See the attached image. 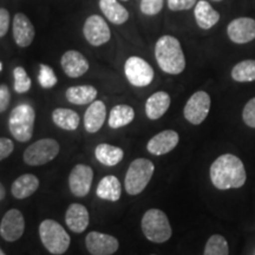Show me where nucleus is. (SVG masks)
Masks as SVG:
<instances>
[{"label":"nucleus","instance_id":"obj_34","mask_svg":"<svg viewBox=\"0 0 255 255\" xmlns=\"http://www.w3.org/2000/svg\"><path fill=\"white\" fill-rule=\"evenodd\" d=\"M242 120L246 126L255 129V97L248 101L245 105L242 110Z\"/></svg>","mask_w":255,"mask_h":255},{"label":"nucleus","instance_id":"obj_33","mask_svg":"<svg viewBox=\"0 0 255 255\" xmlns=\"http://www.w3.org/2000/svg\"><path fill=\"white\" fill-rule=\"evenodd\" d=\"M164 0H141V8L142 13L145 15H156L163 8Z\"/></svg>","mask_w":255,"mask_h":255},{"label":"nucleus","instance_id":"obj_17","mask_svg":"<svg viewBox=\"0 0 255 255\" xmlns=\"http://www.w3.org/2000/svg\"><path fill=\"white\" fill-rule=\"evenodd\" d=\"M13 38L15 44L20 47H27L32 44L34 39V31L33 24L28 19L27 15L24 13H17L13 18Z\"/></svg>","mask_w":255,"mask_h":255},{"label":"nucleus","instance_id":"obj_4","mask_svg":"<svg viewBox=\"0 0 255 255\" xmlns=\"http://www.w3.org/2000/svg\"><path fill=\"white\" fill-rule=\"evenodd\" d=\"M36 121V111L28 104H19L11 111L8 129L18 142H28L32 138Z\"/></svg>","mask_w":255,"mask_h":255},{"label":"nucleus","instance_id":"obj_24","mask_svg":"<svg viewBox=\"0 0 255 255\" xmlns=\"http://www.w3.org/2000/svg\"><path fill=\"white\" fill-rule=\"evenodd\" d=\"M95 156L100 163L107 165V167H115L123 159L124 151L120 146L101 143L96 146Z\"/></svg>","mask_w":255,"mask_h":255},{"label":"nucleus","instance_id":"obj_38","mask_svg":"<svg viewBox=\"0 0 255 255\" xmlns=\"http://www.w3.org/2000/svg\"><path fill=\"white\" fill-rule=\"evenodd\" d=\"M9 13L7 9L0 8V38H2L7 33L9 27Z\"/></svg>","mask_w":255,"mask_h":255},{"label":"nucleus","instance_id":"obj_26","mask_svg":"<svg viewBox=\"0 0 255 255\" xmlns=\"http://www.w3.org/2000/svg\"><path fill=\"white\" fill-rule=\"evenodd\" d=\"M52 121L60 129L66 130V131H75L78 129L79 123H81V117L71 109L57 108L52 113Z\"/></svg>","mask_w":255,"mask_h":255},{"label":"nucleus","instance_id":"obj_22","mask_svg":"<svg viewBox=\"0 0 255 255\" xmlns=\"http://www.w3.org/2000/svg\"><path fill=\"white\" fill-rule=\"evenodd\" d=\"M39 188V180L32 174H24L12 183L11 193L18 200H24L33 195Z\"/></svg>","mask_w":255,"mask_h":255},{"label":"nucleus","instance_id":"obj_7","mask_svg":"<svg viewBox=\"0 0 255 255\" xmlns=\"http://www.w3.org/2000/svg\"><path fill=\"white\" fill-rule=\"evenodd\" d=\"M60 145L53 138H43L28 145L23 154V159L27 165L37 167L53 161L59 154Z\"/></svg>","mask_w":255,"mask_h":255},{"label":"nucleus","instance_id":"obj_9","mask_svg":"<svg viewBox=\"0 0 255 255\" xmlns=\"http://www.w3.org/2000/svg\"><path fill=\"white\" fill-rule=\"evenodd\" d=\"M212 100L206 91H197L191 95V97L184 105V119L193 126H200L205 122L210 110Z\"/></svg>","mask_w":255,"mask_h":255},{"label":"nucleus","instance_id":"obj_8","mask_svg":"<svg viewBox=\"0 0 255 255\" xmlns=\"http://www.w3.org/2000/svg\"><path fill=\"white\" fill-rule=\"evenodd\" d=\"M124 72L128 82L137 88L148 87L154 81L155 76L154 69L151 68L150 64L137 56L129 57L127 59Z\"/></svg>","mask_w":255,"mask_h":255},{"label":"nucleus","instance_id":"obj_25","mask_svg":"<svg viewBox=\"0 0 255 255\" xmlns=\"http://www.w3.org/2000/svg\"><path fill=\"white\" fill-rule=\"evenodd\" d=\"M65 97L70 103L75 105L91 104L97 97V89L92 87V85L71 87L66 90Z\"/></svg>","mask_w":255,"mask_h":255},{"label":"nucleus","instance_id":"obj_21","mask_svg":"<svg viewBox=\"0 0 255 255\" xmlns=\"http://www.w3.org/2000/svg\"><path fill=\"white\" fill-rule=\"evenodd\" d=\"M196 24L202 30H209L220 20V13L206 0H199L194 9Z\"/></svg>","mask_w":255,"mask_h":255},{"label":"nucleus","instance_id":"obj_31","mask_svg":"<svg viewBox=\"0 0 255 255\" xmlns=\"http://www.w3.org/2000/svg\"><path fill=\"white\" fill-rule=\"evenodd\" d=\"M13 77H14V91L17 92V94H25V92L30 90L32 82L24 68H21V66L15 68L13 70Z\"/></svg>","mask_w":255,"mask_h":255},{"label":"nucleus","instance_id":"obj_19","mask_svg":"<svg viewBox=\"0 0 255 255\" xmlns=\"http://www.w3.org/2000/svg\"><path fill=\"white\" fill-rule=\"evenodd\" d=\"M107 107L102 101H94L84 114V128L89 133H96L103 127Z\"/></svg>","mask_w":255,"mask_h":255},{"label":"nucleus","instance_id":"obj_32","mask_svg":"<svg viewBox=\"0 0 255 255\" xmlns=\"http://www.w3.org/2000/svg\"><path fill=\"white\" fill-rule=\"evenodd\" d=\"M38 81L41 88L51 89L57 84V77L53 72V70L46 64H41L39 69V76H38Z\"/></svg>","mask_w":255,"mask_h":255},{"label":"nucleus","instance_id":"obj_15","mask_svg":"<svg viewBox=\"0 0 255 255\" xmlns=\"http://www.w3.org/2000/svg\"><path fill=\"white\" fill-rule=\"evenodd\" d=\"M178 142H180V136L175 130H164V131L156 133L149 139L146 150L155 156L165 155L174 150Z\"/></svg>","mask_w":255,"mask_h":255},{"label":"nucleus","instance_id":"obj_44","mask_svg":"<svg viewBox=\"0 0 255 255\" xmlns=\"http://www.w3.org/2000/svg\"><path fill=\"white\" fill-rule=\"evenodd\" d=\"M151 255H156V254H151Z\"/></svg>","mask_w":255,"mask_h":255},{"label":"nucleus","instance_id":"obj_36","mask_svg":"<svg viewBox=\"0 0 255 255\" xmlns=\"http://www.w3.org/2000/svg\"><path fill=\"white\" fill-rule=\"evenodd\" d=\"M14 150V143L6 137H0V161L7 158Z\"/></svg>","mask_w":255,"mask_h":255},{"label":"nucleus","instance_id":"obj_29","mask_svg":"<svg viewBox=\"0 0 255 255\" xmlns=\"http://www.w3.org/2000/svg\"><path fill=\"white\" fill-rule=\"evenodd\" d=\"M232 78L239 83L255 81V59H246L235 64L232 69Z\"/></svg>","mask_w":255,"mask_h":255},{"label":"nucleus","instance_id":"obj_43","mask_svg":"<svg viewBox=\"0 0 255 255\" xmlns=\"http://www.w3.org/2000/svg\"><path fill=\"white\" fill-rule=\"evenodd\" d=\"M123 1H128V0H123Z\"/></svg>","mask_w":255,"mask_h":255},{"label":"nucleus","instance_id":"obj_28","mask_svg":"<svg viewBox=\"0 0 255 255\" xmlns=\"http://www.w3.org/2000/svg\"><path fill=\"white\" fill-rule=\"evenodd\" d=\"M133 119H135V110L130 105L119 104L110 111L108 123L111 129H120V128L129 126Z\"/></svg>","mask_w":255,"mask_h":255},{"label":"nucleus","instance_id":"obj_35","mask_svg":"<svg viewBox=\"0 0 255 255\" xmlns=\"http://www.w3.org/2000/svg\"><path fill=\"white\" fill-rule=\"evenodd\" d=\"M197 0H168L169 9L174 12L187 11L196 5Z\"/></svg>","mask_w":255,"mask_h":255},{"label":"nucleus","instance_id":"obj_42","mask_svg":"<svg viewBox=\"0 0 255 255\" xmlns=\"http://www.w3.org/2000/svg\"><path fill=\"white\" fill-rule=\"evenodd\" d=\"M214 1H222V0H214Z\"/></svg>","mask_w":255,"mask_h":255},{"label":"nucleus","instance_id":"obj_20","mask_svg":"<svg viewBox=\"0 0 255 255\" xmlns=\"http://www.w3.org/2000/svg\"><path fill=\"white\" fill-rule=\"evenodd\" d=\"M170 96L165 91L152 94L145 102V115L149 120H158L167 113L170 107Z\"/></svg>","mask_w":255,"mask_h":255},{"label":"nucleus","instance_id":"obj_3","mask_svg":"<svg viewBox=\"0 0 255 255\" xmlns=\"http://www.w3.org/2000/svg\"><path fill=\"white\" fill-rule=\"evenodd\" d=\"M141 228L144 237L155 244H163L171 238L173 229L163 210L151 208L146 210L141 221Z\"/></svg>","mask_w":255,"mask_h":255},{"label":"nucleus","instance_id":"obj_11","mask_svg":"<svg viewBox=\"0 0 255 255\" xmlns=\"http://www.w3.org/2000/svg\"><path fill=\"white\" fill-rule=\"evenodd\" d=\"M94 180V170L90 165L77 164L69 175L70 191L77 197H84L91 189Z\"/></svg>","mask_w":255,"mask_h":255},{"label":"nucleus","instance_id":"obj_18","mask_svg":"<svg viewBox=\"0 0 255 255\" xmlns=\"http://www.w3.org/2000/svg\"><path fill=\"white\" fill-rule=\"evenodd\" d=\"M90 215L85 206L81 203H72L65 213V222L73 233H83L88 228Z\"/></svg>","mask_w":255,"mask_h":255},{"label":"nucleus","instance_id":"obj_10","mask_svg":"<svg viewBox=\"0 0 255 255\" xmlns=\"http://www.w3.org/2000/svg\"><path fill=\"white\" fill-rule=\"evenodd\" d=\"M83 33L85 39L92 46H101L107 44L111 38L109 25L101 15H90L85 20L83 26Z\"/></svg>","mask_w":255,"mask_h":255},{"label":"nucleus","instance_id":"obj_30","mask_svg":"<svg viewBox=\"0 0 255 255\" xmlns=\"http://www.w3.org/2000/svg\"><path fill=\"white\" fill-rule=\"evenodd\" d=\"M203 255H229L228 242L220 234L212 235L207 241Z\"/></svg>","mask_w":255,"mask_h":255},{"label":"nucleus","instance_id":"obj_41","mask_svg":"<svg viewBox=\"0 0 255 255\" xmlns=\"http://www.w3.org/2000/svg\"><path fill=\"white\" fill-rule=\"evenodd\" d=\"M1 69H2V65H1V63H0V71H1Z\"/></svg>","mask_w":255,"mask_h":255},{"label":"nucleus","instance_id":"obj_40","mask_svg":"<svg viewBox=\"0 0 255 255\" xmlns=\"http://www.w3.org/2000/svg\"><path fill=\"white\" fill-rule=\"evenodd\" d=\"M0 255H6V254L4 253V252H2V251H1V248H0Z\"/></svg>","mask_w":255,"mask_h":255},{"label":"nucleus","instance_id":"obj_23","mask_svg":"<svg viewBox=\"0 0 255 255\" xmlns=\"http://www.w3.org/2000/svg\"><path fill=\"white\" fill-rule=\"evenodd\" d=\"M96 194L102 200L116 202L122 195V186H121L120 180L114 175H108L103 177L98 183Z\"/></svg>","mask_w":255,"mask_h":255},{"label":"nucleus","instance_id":"obj_2","mask_svg":"<svg viewBox=\"0 0 255 255\" xmlns=\"http://www.w3.org/2000/svg\"><path fill=\"white\" fill-rule=\"evenodd\" d=\"M155 58L159 69L169 75H180L186 69L184 57L180 40L174 36H162L156 41Z\"/></svg>","mask_w":255,"mask_h":255},{"label":"nucleus","instance_id":"obj_39","mask_svg":"<svg viewBox=\"0 0 255 255\" xmlns=\"http://www.w3.org/2000/svg\"><path fill=\"white\" fill-rule=\"evenodd\" d=\"M6 196V190H5V187L2 186V183L0 182V201L4 200Z\"/></svg>","mask_w":255,"mask_h":255},{"label":"nucleus","instance_id":"obj_12","mask_svg":"<svg viewBox=\"0 0 255 255\" xmlns=\"http://www.w3.org/2000/svg\"><path fill=\"white\" fill-rule=\"evenodd\" d=\"M25 219L20 210L9 209L0 222V235L7 242H14L23 237Z\"/></svg>","mask_w":255,"mask_h":255},{"label":"nucleus","instance_id":"obj_16","mask_svg":"<svg viewBox=\"0 0 255 255\" xmlns=\"http://www.w3.org/2000/svg\"><path fill=\"white\" fill-rule=\"evenodd\" d=\"M60 65L70 78H78L89 70V62L81 52L75 50H69L60 58Z\"/></svg>","mask_w":255,"mask_h":255},{"label":"nucleus","instance_id":"obj_27","mask_svg":"<svg viewBox=\"0 0 255 255\" xmlns=\"http://www.w3.org/2000/svg\"><path fill=\"white\" fill-rule=\"evenodd\" d=\"M100 7L113 24L122 25L129 19V12L117 0H100Z\"/></svg>","mask_w":255,"mask_h":255},{"label":"nucleus","instance_id":"obj_37","mask_svg":"<svg viewBox=\"0 0 255 255\" xmlns=\"http://www.w3.org/2000/svg\"><path fill=\"white\" fill-rule=\"evenodd\" d=\"M9 102H11V94H9L7 85L1 84L0 85V114L7 109Z\"/></svg>","mask_w":255,"mask_h":255},{"label":"nucleus","instance_id":"obj_5","mask_svg":"<svg viewBox=\"0 0 255 255\" xmlns=\"http://www.w3.org/2000/svg\"><path fill=\"white\" fill-rule=\"evenodd\" d=\"M154 171L155 165L150 159H133L128 168L126 178H124V187H126L127 193L129 195L141 194L150 182Z\"/></svg>","mask_w":255,"mask_h":255},{"label":"nucleus","instance_id":"obj_6","mask_svg":"<svg viewBox=\"0 0 255 255\" xmlns=\"http://www.w3.org/2000/svg\"><path fill=\"white\" fill-rule=\"evenodd\" d=\"M39 238L44 247L51 254L62 255L69 250L70 235L63 226L55 220H44L39 225Z\"/></svg>","mask_w":255,"mask_h":255},{"label":"nucleus","instance_id":"obj_13","mask_svg":"<svg viewBox=\"0 0 255 255\" xmlns=\"http://www.w3.org/2000/svg\"><path fill=\"white\" fill-rule=\"evenodd\" d=\"M85 246L91 255H113L119 251L120 242L113 235L90 232L85 238Z\"/></svg>","mask_w":255,"mask_h":255},{"label":"nucleus","instance_id":"obj_1","mask_svg":"<svg viewBox=\"0 0 255 255\" xmlns=\"http://www.w3.org/2000/svg\"><path fill=\"white\" fill-rule=\"evenodd\" d=\"M210 181L219 190L238 189L245 186L247 174L245 165L238 156L223 154L210 165Z\"/></svg>","mask_w":255,"mask_h":255},{"label":"nucleus","instance_id":"obj_14","mask_svg":"<svg viewBox=\"0 0 255 255\" xmlns=\"http://www.w3.org/2000/svg\"><path fill=\"white\" fill-rule=\"evenodd\" d=\"M227 34L235 44L251 43L255 39V19L250 17L234 19L228 24Z\"/></svg>","mask_w":255,"mask_h":255}]
</instances>
